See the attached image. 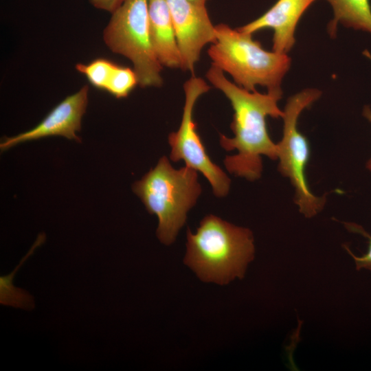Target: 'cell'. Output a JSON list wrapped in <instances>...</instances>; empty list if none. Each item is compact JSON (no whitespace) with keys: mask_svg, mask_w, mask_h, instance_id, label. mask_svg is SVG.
Listing matches in <instances>:
<instances>
[{"mask_svg":"<svg viewBox=\"0 0 371 371\" xmlns=\"http://www.w3.org/2000/svg\"><path fill=\"white\" fill-rule=\"evenodd\" d=\"M206 78L229 100L234 110L231 129L233 137L220 135V144L227 151L237 153L224 159L226 169L232 175L249 181L258 179L262 172L264 155L278 159L277 144L271 139L266 119L282 117L284 113L278 106L282 93L248 91L229 81L220 69L211 66Z\"/></svg>","mask_w":371,"mask_h":371,"instance_id":"cell-1","label":"cell"},{"mask_svg":"<svg viewBox=\"0 0 371 371\" xmlns=\"http://www.w3.org/2000/svg\"><path fill=\"white\" fill-rule=\"evenodd\" d=\"M254 253L249 229L210 214L201 220L196 233L188 229L184 264L201 281L225 285L244 277Z\"/></svg>","mask_w":371,"mask_h":371,"instance_id":"cell-2","label":"cell"},{"mask_svg":"<svg viewBox=\"0 0 371 371\" xmlns=\"http://www.w3.org/2000/svg\"><path fill=\"white\" fill-rule=\"evenodd\" d=\"M216 39L208 49L212 65L229 74L236 85L248 91L256 86L282 93V80L291 66L286 54L262 48L252 34L221 23L215 25Z\"/></svg>","mask_w":371,"mask_h":371,"instance_id":"cell-3","label":"cell"},{"mask_svg":"<svg viewBox=\"0 0 371 371\" xmlns=\"http://www.w3.org/2000/svg\"><path fill=\"white\" fill-rule=\"evenodd\" d=\"M147 211L158 218L157 236L164 244L175 242L188 212L201 193L197 171L188 166L174 168L164 156L133 185Z\"/></svg>","mask_w":371,"mask_h":371,"instance_id":"cell-4","label":"cell"},{"mask_svg":"<svg viewBox=\"0 0 371 371\" xmlns=\"http://www.w3.org/2000/svg\"><path fill=\"white\" fill-rule=\"evenodd\" d=\"M111 14L103 32L106 46L131 61L139 86H161L163 66L150 40L148 0H124Z\"/></svg>","mask_w":371,"mask_h":371,"instance_id":"cell-5","label":"cell"},{"mask_svg":"<svg viewBox=\"0 0 371 371\" xmlns=\"http://www.w3.org/2000/svg\"><path fill=\"white\" fill-rule=\"evenodd\" d=\"M321 95L318 89H306L288 98L282 117V137L277 144L278 171L289 179L295 191V203L306 218L313 217L322 210L326 196L315 195L308 188L305 169L310 157V146L307 138L298 130L297 122L303 110Z\"/></svg>","mask_w":371,"mask_h":371,"instance_id":"cell-6","label":"cell"},{"mask_svg":"<svg viewBox=\"0 0 371 371\" xmlns=\"http://www.w3.org/2000/svg\"><path fill=\"white\" fill-rule=\"evenodd\" d=\"M210 87L194 75L183 85L185 102L181 124L178 130L168 135L172 161L183 160L188 166L200 172L210 182L217 197L225 196L229 190L230 179L208 156L193 117L196 101Z\"/></svg>","mask_w":371,"mask_h":371,"instance_id":"cell-7","label":"cell"},{"mask_svg":"<svg viewBox=\"0 0 371 371\" xmlns=\"http://www.w3.org/2000/svg\"><path fill=\"white\" fill-rule=\"evenodd\" d=\"M181 56V69L194 76L203 48L216 39V27L205 4L191 0H166Z\"/></svg>","mask_w":371,"mask_h":371,"instance_id":"cell-8","label":"cell"},{"mask_svg":"<svg viewBox=\"0 0 371 371\" xmlns=\"http://www.w3.org/2000/svg\"><path fill=\"white\" fill-rule=\"evenodd\" d=\"M89 87L84 85L76 93L57 104L34 128L13 137H5L0 144L1 151L19 144L49 136H62L80 142L76 133L88 103Z\"/></svg>","mask_w":371,"mask_h":371,"instance_id":"cell-9","label":"cell"},{"mask_svg":"<svg viewBox=\"0 0 371 371\" xmlns=\"http://www.w3.org/2000/svg\"><path fill=\"white\" fill-rule=\"evenodd\" d=\"M316 0H278L267 12L238 29L254 34L270 28L273 31V52L288 53L293 47L295 31L304 13Z\"/></svg>","mask_w":371,"mask_h":371,"instance_id":"cell-10","label":"cell"},{"mask_svg":"<svg viewBox=\"0 0 371 371\" xmlns=\"http://www.w3.org/2000/svg\"><path fill=\"white\" fill-rule=\"evenodd\" d=\"M149 31L156 56L162 66L181 69L170 11L166 0H148Z\"/></svg>","mask_w":371,"mask_h":371,"instance_id":"cell-11","label":"cell"},{"mask_svg":"<svg viewBox=\"0 0 371 371\" xmlns=\"http://www.w3.org/2000/svg\"><path fill=\"white\" fill-rule=\"evenodd\" d=\"M333 10V19L328 25V33L335 36L340 23L348 27L371 33L370 0H326Z\"/></svg>","mask_w":371,"mask_h":371,"instance_id":"cell-12","label":"cell"},{"mask_svg":"<svg viewBox=\"0 0 371 371\" xmlns=\"http://www.w3.org/2000/svg\"><path fill=\"white\" fill-rule=\"evenodd\" d=\"M37 242L23 258L19 264L12 273L0 277V303L3 305L11 306L15 308L30 310L34 308V302L32 296L20 288L12 284V280L19 269L23 262L31 256L35 248L39 245Z\"/></svg>","mask_w":371,"mask_h":371,"instance_id":"cell-13","label":"cell"},{"mask_svg":"<svg viewBox=\"0 0 371 371\" xmlns=\"http://www.w3.org/2000/svg\"><path fill=\"white\" fill-rule=\"evenodd\" d=\"M115 63L106 58H96L88 64L78 63L76 69L86 76L95 87L106 90Z\"/></svg>","mask_w":371,"mask_h":371,"instance_id":"cell-14","label":"cell"},{"mask_svg":"<svg viewBox=\"0 0 371 371\" xmlns=\"http://www.w3.org/2000/svg\"><path fill=\"white\" fill-rule=\"evenodd\" d=\"M138 85L134 69L115 65L106 88V91L116 98L127 97Z\"/></svg>","mask_w":371,"mask_h":371,"instance_id":"cell-15","label":"cell"},{"mask_svg":"<svg viewBox=\"0 0 371 371\" xmlns=\"http://www.w3.org/2000/svg\"><path fill=\"white\" fill-rule=\"evenodd\" d=\"M346 227L348 230L352 232L359 233L368 239L369 248L368 252L361 256H355L348 247H345L348 254L352 257L356 269L360 270L361 269H367L371 271V235L366 232L361 226L354 223H345Z\"/></svg>","mask_w":371,"mask_h":371,"instance_id":"cell-16","label":"cell"},{"mask_svg":"<svg viewBox=\"0 0 371 371\" xmlns=\"http://www.w3.org/2000/svg\"><path fill=\"white\" fill-rule=\"evenodd\" d=\"M124 0H89L95 8L112 13Z\"/></svg>","mask_w":371,"mask_h":371,"instance_id":"cell-17","label":"cell"},{"mask_svg":"<svg viewBox=\"0 0 371 371\" xmlns=\"http://www.w3.org/2000/svg\"><path fill=\"white\" fill-rule=\"evenodd\" d=\"M363 116L371 122V109L369 106H365L363 111ZM367 168L371 172V158L367 163Z\"/></svg>","mask_w":371,"mask_h":371,"instance_id":"cell-18","label":"cell"},{"mask_svg":"<svg viewBox=\"0 0 371 371\" xmlns=\"http://www.w3.org/2000/svg\"><path fill=\"white\" fill-rule=\"evenodd\" d=\"M195 3H200V4H205L206 5V3L209 1V0H191Z\"/></svg>","mask_w":371,"mask_h":371,"instance_id":"cell-19","label":"cell"}]
</instances>
